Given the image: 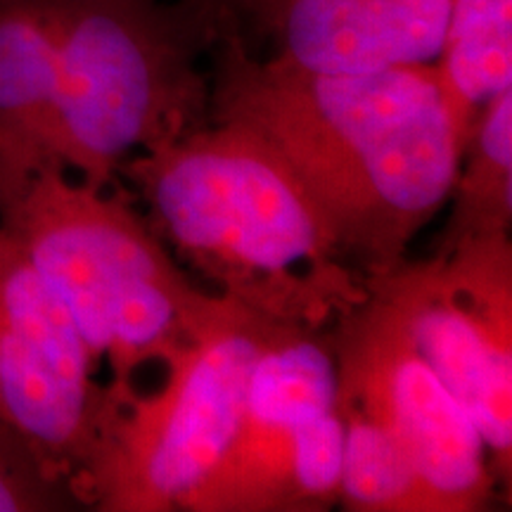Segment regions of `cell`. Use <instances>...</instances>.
Here are the masks:
<instances>
[{
  "label": "cell",
  "instance_id": "12",
  "mask_svg": "<svg viewBox=\"0 0 512 512\" xmlns=\"http://www.w3.org/2000/svg\"><path fill=\"white\" fill-rule=\"evenodd\" d=\"M432 64L465 150L482 107L512 88V0H451Z\"/></svg>",
  "mask_w": 512,
  "mask_h": 512
},
{
  "label": "cell",
  "instance_id": "3",
  "mask_svg": "<svg viewBox=\"0 0 512 512\" xmlns=\"http://www.w3.org/2000/svg\"><path fill=\"white\" fill-rule=\"evenodd\" d=\"M0 228L24 249L119 389H133L143 366H169L221 304V294L192 283L117 183L95 188L62 164L43 166L0 200Z\"/></svg>",
  "mask_w": 512,
  "mask_h": 512
},
{
  "label": "cell",
  "instance_id": "9",
  "mask_svg": "<svg viewBox=\"0 0 512 512\" xmlns=\"http://www.w3.org/2000/svg\"><path fill=\"white\" fill-rule=\"evenodd\" d=\"M337 401L358 408L399 441L437 512H482L501 482L470 415L373 294L330 325Z\"/></svg>",
  "mask_w": 512,
  "mask_h": 512
},
{
  "label": "cell",
  "instance_id": "6",
  "mask_svg": "<svg viewBox=\"0 0 512 512\" xmlns=\"http://www.w3.org/2000/svg\"><path fill=\"white\" fill-rule=\"evenodd\" d=\"M342 441L330 328L285 325L256 361L233 441L178 512L337 508Z\"/></svg>",
  "mask_w": 512,
  "mask_h": 512
},
{
  "label": "cell",
  "instance_id": "4",
  "mask_svg": "<svg viewBox=\"0 0 512 512\" xmlns=\"http://www.w3.org/2000/svg\"><path fill=\"white\" fill-rule=\"evenodd\" d=\"M57 57V157L95 188L140 152L211 121L209 60L235 15L214 0H46Z\"/></svg>",
  "mask_w": 512,
  "mask_h": 512
},
{
  "label": "cell",
  "instance_id": "16",
  "mask_svg": "<svg viewBox=\"0 0 512 512\" xmlns=\"http://www.w3.org/2000/svg\"><path fill=\"white\" fill-rule=\"evenodd\" d=\"M214 3H226V5H233V0H214ZM235 10V8H233Z\"/></svg>",
  "mask_w": 512,
  "mask_h": 512
},
{
  "label": "cell",
  "instance_id": "8",
  "mask_svg": "<svg viewBox=\"0 0 512 512\" xmlns=\"http://www.w3.org/2000/svg\"><path fill=\"white\" fill-rule=\"evenodd\" d=\"M98 368L69 311L0 228V420L76 498L119 411L136 394L102 384Z\"/></svg>",
  "mask_w": 512,
  "mask_h": 512
},
{
  "label": "cell",
  "instance_id": "2",
  "mask_svg": "<svg viewBox=\"0 0 512 512\" xmlns=\"http://www.w3.org/2000/svg\"><path fill=\"white\" fill-rule=\"evenodd\" d=\"M117 176L185 271L273 323L330 328L366 299L290 166L252 128L209 121Z\"/></svg>",
  "mask_w": 512,
  "mask_h": 512
},
{
  "label": "cell",
  "instance_id": "15",
  "mask_svg": "<svg viewBox=\"0 0 512 512\" xmlns=\"http://www.w3.org/2000/svg\"><path fill=\"white\" fill-rule=\"evenodd\" d=\"M83 510L72 486L57 477L22 434L0 420V512Z\"/></svg>",
  "mask_w": 512,
  "mask_h": 512
},
{
  "label": "cell",
  "instance_id": "7",
  "mask_svg": "<svg viewBox=\"0 0 512 512\" xmlns=\"http://www.w3.org/2000/svg\"><path fill=\"white\" fill-rule=\"evenodd\" d=\"M482 434L512 484V240L489 235L366 278Z\"/></svg>",
  "mask_w": 512,
  "mask_h": 512
},
{
  "label": "cell",
  "instance_id": "10",
  "mask_svg": "<svg viewBox=\"0 0 512 512\" xmlns=\"http://www.w3.org/2000/svg\"><path fill=\"white\" fill-rule=\"evenodd\" d=\"M275 57L313 72L432 64L451 0H233Z\"/></svg>",
  "mask_w": 512,
  "mask_h": 512
},
{
  "label": "cell",
  "instance_id": "11",
  "mask_svg": "<svg viewBox=\"0 0 512 512\" xmlns=\"http://www.w3.org/2000/svg\"><path fill=\"white\" fill-rule=\"evenodd\" d=\"M50 164L62 162L48 5L0 0V200Z\"/></svg>",
  "mask_w": 512,
  "mask_h": 512
},
{
  "label": "cell",
  "instance_id": "13",
  "mask_svg": "<svg viewBox=\"0 0 512 512\" xmlns=\"http://www.w3.org/2000/svg\"><path fill=\"white\" fill-rule=\"evenodd\" d=\"M448 216L432 252L458 242L510 235L512 228V88L479 112L448 190Z\"/></svg>",
  "mask_w": 512,
  "mask_h": 512
},
{
  "label": "cell",
  "instance_id": "5",
  "mask_svg": "<svg viewBox=\"0 0 512 512\" xmlns=\"http://www.w3.org/2000/svg\"><path fill=\"white\" fill-rule=\"evenodd\" d=\"M280 328L221 297L195 342L166 366L162 389L124 403L79 484L83 510H181L233 441L249 377Z\"/></svg>",
  "mask_w": 512,
  "mask_h": 512
},
{
  "label": "cell",
  "instance_id": "14",
  "mask_svg": "<svg viewBox=\"0 0 512 512\" xmlns=\"http://www.w3.org/2000/svg\"><path fill=\"white\" fill-rule=\"evenodd\" d=\"M344 427L337 508L351 512H437L432 491L392 434L337 401Z\"/></svg>",
  "mask_w": 512,
  "mask_h": 512
},
{
  "label": "cell",
  "instance_id": "1",
  "mask_svg": "<svg viewBox=\"0 0 512 512\" xmlns=\"http://www.w3.org/2000/svg\"><path fill=\"white\" fill-rule=\"evenodd\" d=\"M209 76L211 121H238L278 152L363 278L403 264L446 207L463 147L434 64L313 72L256 57L233 17Z\"/></svg>",
  "mask_w": 512,
  "mask_h": 512
}]
</instances>
